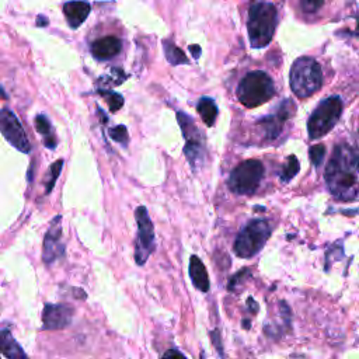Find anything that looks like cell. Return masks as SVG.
Returning <instances> with one entry per match:
<instances>
[{
    "instance_id": "1",
    "label": "cell",
    "mask_w": 359,
    "mask_h": 359,
    "mask_svg": "<svg viewBox=\"0 0 359 359\" xmlns=\"http://www.w3.org/2000/svg\"><path fill=\"white\" fill-rule=\"evenodd\" d=\"M330 192L339 201H351L359 194V156L346 144L334 149L325 168Z\"/></svg>"
},
{
    "instance_id": "2",
    "label": "cell",
    "mask_w": 359,
    "mask_h": 359,
    "mask_svg": "<svg viewBox=\"0 0 359 359\" xmlns=\"http://www.w3.org/2000/svg\"><path fill=\"white\" fill-rule=\"evenodd\" d=\"M278 13L273 4L265 1L252 3L248 11V36L252 48L266 46L275 32Z\"/></svg>"
},
{
    "instance_id": "3",
    "label": "cell",
    "mask_w": 359,
    "mask_h": 359,
    "mask_svg": "<svg viewBox=\"0 0 359 359\" xmlns=\"http://www.w3.org/2000/svg\"><path fill=\"white\" fill-rule=\"evenodd\" d=\"M323 72L313 57H299L290 69V87L299 98H306L320 90Z\"/></svg>"
},
{
    "instance_id": "4",
    "label": "cell",
    "mask_w": 359,
    "mask_h": 359,
    "mask_svg": "<svg viewBox=\"0 0 359 359\" xmlns=\"http://www.w3.org/2000/svg\"><path fill=\"white\" fill-rule=\"evenodd\" d=\"M275 94L272 79L264 72L247 73L237 87V97L247 108L265 104Z\"/></svg>"
},
{
    "instance_id": "5",
    "label": "cell",
    "mask_w": 359,
    "mask_h": 359,
    "mask_svg": "<svg viewBox=\"0 0 359 359\" xmlns=\"http://www.w3.org/2000/svg\"><path fill=\"white\" fill-rule=\"evenodd\" d=\"M271 227L262 219L251 220L237 236L234 241V252L240 258H251L265 245L269 238Z\"/></svg>"
},
{
    "instance_id": "6",
    "label": "cell",
    "mask_w": 359,
    "mask_h": 359,
    "mask_svg": "<svg viewBox=\"0 0 359 359\" xmlns=\"http://www.w3.org/2000/svg\"><path fill=\"white\" fill-rule=\"evenodd\" d=\"M341 114H342V101L339 97L332 95L321 101L309 118V122H307L309 136L311 139H318L325 133H328L338 122Z\"/></svg>"
},
{
    "instance_id": "7",
    "label": "cell",
    "mask_w": 359,
    "mask_h": 359,
    "mask_svg": "<svg viewBox=\"0 0 359 359\" xmlns=\"http://www.w3.org/2000/svg\"><path fill=\"white\" fill-rule=\"evenodd\" d=\"M264 174V165L258 160L240 163L229 177V188L237 195H251L257 191Z\"/></svg>"
},
{
    "instance_id": "8",
    "label": "cell",
    "mask_w": 359,
    "mask_h": 359,
    "mask_svg": "<svg viewBox=\"0 0 359 359\" xmlns=\"http://www.w3.org/2000/svg\"><path fill=\"white\" fill-rule=\"evenodd\" d=\"M137 234L135 241V261L137 265L146 264L150 254L154 251V227L144 206H137L135 210Z\"/></svg>"
},
{
    "instance_id": "9",
    "label": "cell",
    "mask_w": 359,
    "mask_h": 359,
    "mask_svg": "<svg viewBox=\"0 0 359 359\" xmlns=\"http://www.w3.org/2000/svg\"><path fill=\"white\" fill-rule=\"evenodd\" d=\"M177 121L180 123L182 136L185 139L184 154L188 158L191 167L196 170V165L201 164L203 160V137L198 130L194 119L188 114L178 111Z\"/></svg>"
},
{
    "instance_id": "10",
    "label": "cell",
    "mask_w": 359,
    "mask_h": 359,
    "mask_svg": "<svg viewBox=\"0 0 359 359\" xmlns=\"http://www.w3.org/2000/svg\"><path fill=\"white\" fill-rule=\"evenodd\" d=\"M0 133L13 147L20 150L21 153L28 154L31 151V143L28 140V136L25 135L20 119L8 108L0 109Z\"/></svg>"
},
{
    "instance_id": "11",
    "label": "cell",
    "mask_w": 359,
    "mask_h": 359,
    "mask_svg": "<svg viewBox=\"0 0 359 359\" xmlns=\"http://www.w3.org/2000/svg\"><path fill=\"white\" fill-rule=\"evenodd\" d=\"M62 217L56 216L43 238V247H42V259L45 264H52L56 259H59L65 254V244L62 241Z\"/></svg>"
},
{
    "instance_id": "12",
    "label": "cell",
    "mask_w": 359,
    "mask_h": 359,
    "mask_svg": "<svg viewBox=\"0 0 359 359\" xmlns=\"http://www.w3.org/2000/svg\"><path fill=\"white\" fill-rule=\"evenodd\" d=\"M293 112H294V102L290 101V100H285L272 115L264 116L259 121V125L262 126V129L265 132V136L268 139L276 137L279 135V132L282 130V126H283L285 121L287 118H290Z\"/></svg>"
},
{
    "instance_id": "13",
    "label": "cell",
    "mask_w": 359,
    "mask_h": 359,
    "mask_svg": "<svg viewBox=\"0 0 359 359\" xmlns=\"http://www.w3.org/2000/svg\"><path fill=\"white\" fill-rule=\"evenodd\" d=\"M73 317L72 307L66 304H50L46 303L42 313V328L43 330H60L70 324Z\"/></svg>"
},
{
    "instance_id": "14",
    "label": "cell",
    "mask_w": 359,
    "mask_h": 359,
    "mask_svg": "<svg viewBox=\"0 0 359 359\" xmlns=\"http://www.w3.org/2000/svg\"><path fill=\"white\" fill-rule=\"evenodd\" d=\"M122 49V42L119 38L109 35L95 39L91 43V53L98 60H107L116 56Z\"/></svg>"
},
{
    "instance_id": "15",
    "label": "cell",
    "mask_w": 359,
    "mask_h": 359,
    "mask_svg": "<svg viewBox=\"0 0 359 359\" xmlns=\"http://www.w3.org/2000/svg\"><path fill=\"white\" fill-rule=\"evenodd\" d=\"M90 11H91L90 3L83 0H73L63 4V14L66 17L67 24L73 29L79 28L86 21Z\"/></svg>"
},
{
    "instance_id": "16",
    "label": "cell",
    "mask_w": 359,
    "mask_h": 359,
    "mask_svg": "<svg viewBox=\"0 0 359 359\" xmlns=\"http://www.w3.org/2000/svg\"><path fill=\"white\" fill-rule=\"evenodd\" d=\"M0 359H28L8 330L0 331Z\"/></svg>"
},
{
    "instance_id": "17",
    "label": "cell",
    "mask_w": 359,
    "mask_h": 359,
    "mask_svg": "<svg viewBox=\"0 0 359 359\" xmlns=\"http://www.w3.org/2000/svg\"><path fill=\"white\" fill-rule=\"evenodd\" d=\"M189 276L196 289H199L203 293L209 290V275L206 272L203 262L196 255H192L189 259Z\"/></svg>"
},
{
    "instance_id": "18",
    "label": "cell",
    "mask_w": 359,
    "mask_h": 359,
    "mask_svg": "<svg viewBox=\"0 0 359 359\" xmlns=\"http://www.w3.org/2000/svg\"><path fill=\"white\" fill-rule=\"evenodd\" d=\"M196 111L201 115L202 121L208 126H213L216 116H217V107L215 101L209 97H202L196 104Z\"/></svg>"
},
{
    "instance_id": "19",
    "label": "cell",
    "mask_w": 359,
    "mask_h": 359,
    "mask_svg": "<svg viewBox=\"0 0 359 359\" xmlns=\"http://www.w3.org/2000/svg\"><path fill=\"white\" fill-rule=\"evenodd\" d=\"M35 128L38 130V133H41L43 136V144L48 149H55L57 144L56 136L52 132V126L50 122L46 119L45 115H38L35 118Z\"/></svg>"
},
{
    "instance_id": "20",
    "label": "cell",
    "mask_w": 359,
    "mask_h": 359,
    "mask_svg": "<svg viewBox=\"0 0 359 359\" xmlns=\"http://www.w3.org/2000/svg\"><path fill=\"white\" fill-rule=\"evenodd\" d=\"M163 49H164V56L170 65H188V57L185 53L170 39L163 41Z\"/></svg>"
},
{
    "instance_id": "21",
    "label": "cell",
    "mask_w": 359,
    "mask_h": 359,
    "mask_svg": "<svg viewBox=\"0 0 359 359\" xmlns=\"http://www.w3.org/2000/svg\"><path fill=\"white\" fill-rule=\"evenodd\" d=\"M297 172H299V161L296 156H289L280 170V180L283 182H289Z\"/></svg>"
},
{
    "instance_id": "22",
    "label": "cell",
    "mask_w": 359,
    "mask_h": 359,
    "mask_svg": "<svg viewBox=\"0 0 359 359\" xmlns=\"http://www.w3.org/2000/svg\"><path fill=\"white\" fill-rule=\"evenodd\" d=\"M98 93L107 100L108 105H109V109L112 112L121 109V107L123 105V97L118 93H114V91H108V90H98Z\"/></svg>"
},
{
    "instance_id": "23",
    "label": "cell",
    "mask_w": 359,
    "mask_h": 359,
    "mask_svg": "<svg viewBox=\"0 0 359 359\" xmlns=\"http://www.w3.org/2000/svg\"><path fill=\"white\" fill-rule=\"evenodd\" d=\"M62 168H63V160H62V158L56 160V161L50 165L49 172H48V177H49V178H48V181H46V194H49V192L53 189V185H55V182H56V180H57V177H59Z\"/></svg>"
},
{
    "instance_id": "24",
    "label": "cell",
    "mask_w": 359,
    "mask_h": 359,
    "mask_svg": "<svg viewBox=\"0 0 359 359\" xmlns=\"http://www.w3.org/2000/svg\"><path fill=\"white\" fill-rule=\"evenodd\" d=\"M108 135L109 137L116 142V143H121L122 146H126L128 144V140H129V136H128V130H126V126L125 125H118V126H114L108 130Z\"/></svg>"
},
{
    "instance_id": "25",
    "label": "cell",
    "mask_w": 359,
    "mask_h": 359,
    "mask_svg": "<svg viewBox=\"0 0 359 359\" xmlns=\"http://www.w3.org/2000/svg\"><path fill=\"white\" fill-rule=\"evenodd\" d=\"M309 154H310L311 163H313L316 167H318V165L323 163L324 156H325V147H324V144H314V146H311Z\"/></svg>"
},
{
    "instance_id": "26",
    "label": "cell",
    "mask_w": 359,
    "mask_h": 359,
    "mask_svg": "<svg viewBox=\"0 0 359 359\" xmlns=\"http://www.w3.org/2000/svg\"><path fill=\"white\" fill-rule=\"evenodd\" d=\"M300 4L304 13L313 14L324 4V0H300Z\"/></svg>"
},
{
    "instance_id": "27",
    "label": "cell",
    "mask_w": 359,
    "mask_h": 359,
    "mask_svg": "<svg viewBox=\"0 0 359 359\" xmlns=\"http://www.w3.org/2000/svg\"><path fill=\"white\" fill-rule=\"evenodd\" d=\"M163 359H187L184 353H181L178 349H168L164 352Z\"/></svg>"
},
{
    "instance_id": "28",
    "label": "cell",
    "mask_w": 359,
    "mask_h": 359,
    "mask_svg": "<svg viewBox=\"0 0 359 359\" xmlns=\"http://www.w3.org/2000/svg\"><path fill=\"white\" fill-rule=\"evenodd\" d=\"M189 50H191V53H192V56H194L195 59H198V57L201 56V48H199V45H189Z\"/></svg>"
},
{
    "instance_id": "29",
    "label": "cell",
    "mask_w": 359,
    "mask_h": 359,
    "mask_svg": "<svg viewBox=\"0 0 359 359\" xmlns=\"http://www.w3.org/2000/svg\"><path fill=\"white\" fill-rule=\"evenodd\" d=\"M248 307H250V310H251L252 313H255V311L258 310V306H257V303L254 302L252 297H248Z\"/></svg>"
},
{
    "instance_id": "30",
    "label": "cell",
    "mask_w": 359,
    "mask_h": 359,
    "mask_svg": "<svg viewBox=\"0 0 359 359\" xmlns=\"http://www.w3.org/2000/svg\"><path fill=\"white\" fill-rule=\"evenodd\" d=\"M36 25L45 27V25H48V20H46L43 15H38V18H36Z\"/></svg>"
},
{
    "instance_id": "31",
    "label": "cell",
    "mask_w": 359,
    "mask_h": 359,
    "mask_svg": "<svg viewBox=\"0 0 359 359\" xmlns=\"http://www.w3.org/2000/svg\"><path fill=\"white\" fill-rule=\"evenodd\" d=\"M243 324H244V328H250V321H248V320H247V321L244 320V321H243Z\"/></svg>"
},
{
    "instance_id": "32",
    "label": "cell",
    "mask_w": 359,
    "mask_h": 359,
    "mask_svg": "<svg viewBox=\"0 0 359 359\" xmlns=\"http://www.w3.org/2000/svg\"><path fill=\"white\" fill-rule=\"evenodd\" d=\"M257 1H261V0H252V3H257Z\"/></svg>"
}]
</instances>
